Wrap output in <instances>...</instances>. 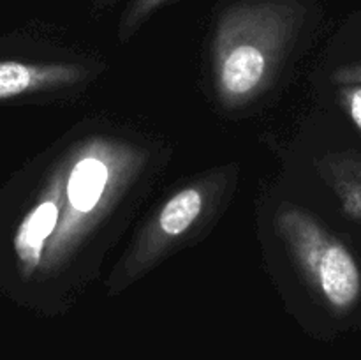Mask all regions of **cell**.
Masks as SVG:
<instances>
[{"instance_id":"4","label":"cell","mask_w":361,"mask_h":360,"mask_svg":"<svg viewBox=\"0 0 361 360\" xmlns=\"http://www.w3.org/2000/svg\"><path fill=\"white\" fill-rule=\"evenodd\" d=\"M204 207V189L201 186H189L173 194L159 210L155 226L145 233L140 251L134 253L133 265L136 268L143 267L154 260L166 246L175 239L185 235L200 219Z\"/></svg>"},{"instance_id":"9","label":"cell","mask_w":361,"mask_h":360,"mask_svg":"<svg viewBox=\"0 0 361 360\" xmlns=\"http://www.w3.org/2000/svg\"><path fill=\"white\" fill-rule=\"evenodd\" d=\"M335 80L338 83H348V85H361V66L344 67L335 74Z\"/></svg>"},{"instance_id":"7","label":"cell","mask_w":361,"mask_h":360,"mask_svg":"<svg viewBox=\"0 0 361 360\" xmlns=\"http://www.w3.org/2000/svg\"><path fill=\"white\" fill-rule=\"evenodd\" d=\"M166 2H168V0H134L129 13H127V16L123 18L122 32L133 30L136 25H140L145 18L150 16L157 7H161L162 4Z\"/></svg>"},{"instance_id":"1","label":"cell","mask_w":361,"mask_h":360,"mask_svg":"<svg viewBox=\"0 0 361 360\" xmlns=\"http://www.w3.org/2000/svg\"><path fill=\"white\" fill-rule=\"evenodd\" d=\"M303 21L296 0H249L228 7L214 35L217 95L226 108L256 99L270 83Z\"/></svg>"},{"instance_id":"3","label":"cell","mask_w":361,"mask_h":360,"mask_svg":"<svg viewBox=\"0 0 361 360\" xmlns=\"http://www.w3.org/2000/svg\"><path fill=\"white\" fill-rule=\"evenodd\" d=\"M277 229L324 302L335 311L351 309L361 293V272L351 251L298 207L279 212Z\"/></svg>"},{"instance_id":"8","label":"cell","mask_w":361,"mask_h":360,"mask_svg":"<svg viewBox=\"0 0 361 360\" xmlns=\"http://www.w3.org/2000/svg\"><path fill=\"white\" fill-rule=\"evenodd\" d=\"M345 102H348L349 115L361 129V85L345 90Z\"/></svg>"},{"instance_id":"5","label":"cell","mask_w":361,"mask_h":360,"mask_svg":"<svg viewBox=\"0 0 361 360\" xmlns=\"http://www.w3.org/2000/svg\"><path fill=\"white\" fill-rule=\"evenodd\" d=\"M63 182L66 169L56 173L46 196L28 212L18 228L14 247L27 274L41 263L42 254L46 253V244L56 232L63 208Z\"/></svg>"},{"instance_id":"2","label":"cell","mask_w":361,"mask_h":360,"mask_svg":"<svg viewBox=\"0 0 361 360\" xmlns=\"http://www.w3.org/2000/svg\"><path fill=\"white\" fill-rule=\"evenodd\" d=\"M143 161V150L109 138H92L78 145L66 168L62 215L46 247L48 267L80 247L115 207Z\"/></svg>"},{"instance_id":"6","label":"cell","mask_w":361,"mask_h":360,"mask_svg":"<svg viewBox=\"0 0 361 360\" xmlns=\"http://www.w3.org/2000/svg\"><path fill=\"white\" fill-rule=\"evenodd\" d=\"M87 71L81 66H32L0 62V99L13 97L37 88L62 87L81 81Z\"/></svg>"}]
</instances>
